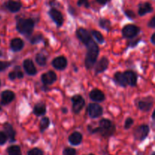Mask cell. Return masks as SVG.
<instances>
[{
  "mask_svg": "<svg viewBox=\"0 0 155 155\" xmlns=\"http://www.w3.org/2000/svg\"><path fill=\"white\" fill-rule=\"evenodd\" d=\"M87 48V53H86V60H85V65L86 68L91 69L93 68L98 59V54H99V48L96 43L91 39L86 44Z\"/></svg>",
  "mask_w": 155,
  "mask_h": 155,
  "instance_id": "1",
  "label": "cell"
},
{
  "mask_svg": "<svg viewBox=\"0 0 155 155\" xmlns=\"http://www.w3.org/2000/svg\"><path fill=\"white\" fill-rule=\"evenodd\" d=\"M92 133L99 132L103 137H110L115 132V126L113 123L107 119H102L99 122V126L95 129L91 130Z\"/></svg>",
  "mask_w": 155,
  "mask_h": 155,
  "instance_id": "2",
  "label": "cell"
},
{
  "mask_svg": "<svg viewBox=\"0 0 155 155\" xmlns=\"http://www.w3.org/2000/svg\"><path fill=\"white\" fill-rule=\"evenodd\" d=\"M34 25V21L31 18H20L17 22L16 28L19 33L27 36L32 34Z\"/></svg>",
  "mask_w": 155,
  "mask_h": 155,
  "instance_id": "3",
  "label": "cell"
},
{
  "mask_svg": "<svg viewBox=\"0 0 155 155\" xmlns=\"http://www.w3.org/2000/svg\"><path fill=\"white\" fill-rule=\"evenodd\" d=\"M71 100L73 102V111L74 113H79L85 106V100L81 95L77 94L71 97Z\"/></svg>",
  "mask_w": 155,
  "mask_h": 155,
  "instance_id": "4",
  "label": "cell"
},
{
  "mask_svg": "<svg viewBox=\"0 0 155 155\" xmlns=\"http://www.w3.org/2000/svg\"><path fill=\"white\" fill-rule=\"evenodd\" d=\"M87 112L91 118H98L102 115L103 109L98 103H89L87 108Z\"/></svg>",
  "mask_w": 155,
  "mask_h": 155,
  "instance_id": "5",
  "label": "cell"
},
{
  "mask_svg": "<svg viewBox=\"0 0 155 155\" xmlns=\"http://www.w3.org/2000/svg\"><path fill=\"white\" fill-rule=\"evenodd\" d=\"M140 31L139 27L133 24H127L123 28V35L126 38H133L137 36L138 33Z\"/></svg>",
  "mask_w": 155,
  "mask_h": 155,
  "instance_id": "6",
  "label": "cell"
},
{
  "mask_svg": "<svg viewBox=\"0 0 155 155\" xmlns=\"http://www.w3.org/2000/svg\"><path fill=\"white\" fill-rule=\"evenodd\" d=\"M149 126L148 125H141L135 130L134 136L135 138L139 141H143L149 133Z\"/></svg>",
  "mask_w": 155,
  "mask_h": 155,
  "instance_id": "7",
  "label": "cell"
},
{
  "mask_svg": "<svg viewBox=\"0 0 155 155\" xmlns=\"http://www.w3.org/2000/svg\"><path fill=\"white\" fill-rule=\"evenodd\" d=\"M153 104H154L153 97H147L142 100H139V103H138V107L139 108V109L144 111V112H148L152 107Z\"/></svg>",
  "mask_w": 155,
  "mask_h": 155,
  "instance_id": "8",
  "label": "cell"
},
{
  "mask_svg": "<svg viewBox=\"0 0 155 155\" xmlns=\"http://www.w3.org/2000/svg\"><path fill=\"white\" fill-rule=\"evenodd\" d=\"M51 65L54 68L58 70H64L68 65V60L64 56H58L53 59Z\"/></svg>",
  "mask_w": 155,
  "mask_h": 155,
  "instance_id": "9",
  "label": "cell"
},
{
  "mask_svg": "<svg viewBox=\"0 0 155 155\" xmlns=\"http://www.w3.org/2000/svg\"><path fill=\"white\" fill-rule=\"evenodd\" d=\"M42 83L45 85H51L57 80V74L53 71H48V72L44 73L41 77Z\"/></svg>",
  "mask_w": 155,
  "mask_h": 155,
  "instance_id": "10",
  "label": "cell"
},
{
  "mask_svg": "<svg viewBox=\"0 0 155 155\" xmlns=\"http://www.w3.org/2000/svg\"><path fill=\"white\" fill-rule=\"evenodd\" d=\"M76 35H77V38H78L83 43H84L85 45L92 39V36H91L89 31L84 28L77 29V31H76Z\"/></svg>",
  "mask_w": 155,
  "mask_h": 155,
  "instance_id": "11",
  "label": "cell"
},
{
  "mask_svg": "<svg viewBox=\"0 0 155 155\" xmlns=\"http://www.w3.org/2000/svg\"><path fill=\"white\" fill-rule=\"evenodd\" d=\"M50 17H51V19L55 22V24H57L58 27H61V26L63 24L64 22V18L62 14L59 11H58L55 9H51V10L48 12Z\"/></svg>",
  "mask_w": 155,
  "mask_h": 155,
  "instance_id": "12",
  "label": "cell"
},
{
  "mask_svg": "<svg viewBox=\"0 0 155 155\" xmlns=\"http://www.w3.org/2000/svg\"><path fill=\"white\" fill-rule=\"evenodd\" d=\"M15 98V94L13 91L6 90L1 94V103L2 105H7L13 101Z\"/></svg>",
  "mask_w": 155,
  "mask_h": 155,
  "instance_id": "13",
  "label": "cell"
},
{
  "mask_svg": "<svg viewBox=\"0 0 155 155\" xmlns=\"http://www.w3.org/2000/svg\"><path fill=\"white\" fill-rule=\"evenodd\" d=\"M108 65H109L108 59L106 57L101 58L95 66V74H99V73L104 72V71L108 68Z\"/></svg>",
  "mask_w": 155,
  "mask_h": 155,
  "instance_id": "14",
  "label": "cell"
},
{
  "mask_svg": "<svg viewBox=\"0 0 155 155\" xmlns=\"http://www.w3.org/2000/svg\"><path fill=\"white\" fill-rule=\"evenodd\" d=\"M24 68L25 70V71L27 72V74H28L29 75H34L37 73V70L36 68L35 67L34 63H33V61L30 59H27L24 61Z\"/></svg>",
  "mask_w": 155,
  "mask_h": 155,
  "instance_id": "15",
  "label": "cell"
},
{
  "mask_svg": "<svg viewBox=\"0 0 155 155\" xmlns=\"http://www.w3.org/2000/svg\"><path fill=\"white\" fill-rule=\"evenodd\" d=\"M89 97L92 101L102 102L105 100V96L104 93L98 89H94L89 93Z\"/></svg>",
  "mask_w": 155,
  "mask_h": 155,
  "instance_id": "16",
  "label": "cell"
},
{
  "mask_svg": "<svg viewBox=\"0 0 155 155\" xmlns=\"http://www.w3.org/2000/svg\"><path fill=\"white\" fill-rule=\"evenodd\" d=\"M125 76L126 81H127V84L130 85L132 87H134L137 83V75L136 73L133 71H127L124 73Z\"/></svg>",
  "mask_w": 155,
  "mask_h": 155,
  "instance_id": "17",
  "label": "cell"
},
{
  "mask_svg": "<svg viewBox=\"0 0 155 155\" xmlns=\"http://www.w3.org/2000/svg\"><path fill=\"white\" fill-rule=\"evenodd\" d=\"M24 45V43L21 38H15V39L12 40L10 43L11 50L14 52H18L21 51L23 49Z\"/></svg>",
  "mask_w": 155,
  "mask_h": 155,
  "instance_id": "18",
  "label": "cell"
},
{
  "mask_svg": "<svg viewBox=\"0 0 155 155\" xmlns=\"http://www.w3.org/2000/svg\"><path fill=\"white\" fill-rule=\"evenodd\" d=\"M6 9L11 12H18L21 9V4L15 0H8L5 4Z\"/></svg>",
  "mask_w": 155,
  "mask_h": 155,
  "instance_id": "19",
  "label": "cell"
},
{
  "mask_svg": "<svg viewBox=\"0 0 155 155\" xmlns=\"http://www.w3.org/2000/svg\"><path fill=\"white\" fill-rule=\"evenodd\" d=\"M4 129H5V133L6 134L8 138H9L11 142L15 141L16 132H15V131L14 130L12 125H10L9 123H5V124L4 125Z\"/></svg>",
  "mask_w": 155,
  "mask_h": 155,
  "instance_id": "20",
  "label": "cell"
},
{
  "mask_svg": "<svg viewBox=\"0 0 155 155\" xmlns=\"http://www.w3.org/2000/svg\"><path fill=\"white\" fill-rule=\"evenodd\" d=\"M83 135L78 132H74L69 136V142L73 145H79L82 142Z\"/></svg>",
  "mask_w": 155,
  "mask_h": 155,
  "instance_id": "21",
  "label": "cell"
},
{
  "mask_svg": "<svg viewBox=\"0 0 155 155\" xmlns=\"http://www.w3.org/2000/svg\"><path fill=\"white\" fill-rule=\"evenodd\" d=\"M33 113L36 116H40V115H44L46 112V106L44 103H38L33 107Z\"/></svg>",
  "mask_w": 155,
  "mask_h": 155,
  "instance_id": "22",
  "label": "cell"
},
{
  "mask_svg": "<svg viewBox=\"0 0 155 155\" xmlns=\"http://www.w3.org/2000/svg\"><path fill=\"white\" fill-rule=\"evenodd\" d=\"M152 12H153V7L151 6V3L145 2L143 3V4H141L140 5H139V15H140V16H143V15Z\"/></svg>",
  "mask_w": 155,
  "mask_h": 155,
  "instance_id": "23",
  "label": "cell"
},
{
  "mask_svg": "<svg viewBox=\"0 0 155 155\" xmlns=\"http://www.w3.org/2000/svg\"><path fill=\"white\" fill-rule=\"evenodd\" d=\"M114 81L117 84H119L121 87H127V83L126 81L125 76H124V73L122 72H117L114 74Z\"/></svg>",
  "mask_w": 155,
  "mask_h": 155,
  "instance_id": "24",
  "label": "cell"
},
{
  "mask_svg": "<svg viewBox=\"0 0 155 155\" xmlns=\"http://www.w3.org/2000/svg\"><path fill=\"white\" fill-rule=\"evenodd\" d=\"M8 155H22L21 148L18 145H12L8 148L7 150Z\"/></svg>",
  "mask_w": 155,
  "mask_h": 155,
  "instance_id": "25",
  "label": "cell"
},
{
  "mask_svg": "<svg viewBox=\"0 0 155 155\" xmlns=\"http://www.w3.org/2000/svg\"><path fill=\"white\" fill-rule=\"evenodd\" d=\"M50 124L49 119L48 117H44L41 119L40 123H39V129H40L41 132H43L44 131L46 130L48 128Z\"/></svg>",
  "mask_w": 155,
  "mask_h": 155,
  "instance_id": "26",
  "label": "cell"
},
{
  "mask_svg": "<svg viewBox=\"0 0 155 155\" xmlns=\"http://www.w3.org/2000/svg\"><path fill=\"white\" fill-rule=\"evenodd\" d=\"M36 61L37 64L40 66H45L47 63L46 56L42 53H38L36 56Z\"/></svg>",
  "mask_w": 155,
  "mask_h": 155,
  "instance_id": "27",
  "label": "cell"
},
{
  "mask_svg": "<svg viewBox=\"0 0 155 155\" xmlns=\"http://www.w3.org/2000/svg\"><path fill=\"white\" fill-rule=\"evenodd\" d=\"M99 25L101 28L106 30H110V28H111V24H110V21H108L107 19H104V18L100 19Z\"/></svg>",
  "mask_w": 155,
  "mask_h": 155,
  "instance_id": "28",
  "label": "cell"
},
{
  "mask_svg": "<svg viewBox=\"0 0 155 155\" xmlns=\"http://www.w3.org/2000/svg\"><path fill=\"white\" fill-rule=\"evenodd\" d=\"M92 35L95 37V39L100 43H103L104 41V38L103 35L98 30H92Z\"/></svg>",
  "mask_w": 155,
  "mask_h": 155,
  "instance_id": "29",
  "label": "cell"
},
{
  "mask_svg": "<svg viewBox=\"0 0 155 155\" xmlns=\"http://www.w3.org/2000/svg\"><path fill=\"white\" fill-rule=\"evenodd\" d=\"M43 40V36H42V34H37L35 35L32 37V39L30 40V42H31L32 44H36L40 43L41 41Z\"/></svg>",
  "mask_w": 155,
  "mask_h": 155,
  "instance_id": "30",
  "label": "cell"
},
{
  "mask_svg": "<svg viewBox=\"0 0 155 155\" xmlns=\"http://www.w3.org/2000/svg\"><path fill=\"white\" fill-rule=\"evenodd\" d=\"M27 155H43V152L39 148H33L29 150Z\"/></svg>",
  "mask_w": 155,
  "mask_h": 155,
  "instance_id": "31",
  "label": "cell"
},
{
  "mask_svg": "<svg viewBox=\"0 0 155 155\" xmlns=\"http://www.w3.org/2000/svg\"><path fill=\"white\" fill-rule=\"evenodd\" d=\"M77 151L75 149L71 147H66L63 151V155H76Z\"/></svg>",
  "mask_w": 155,
  "mask_h": 155,
  "instance_id": "32",
  "label": "cell"
},
{
  "mask_svg": "<svg viewBox=\"0 0 155 155\" xmlns=\"http://www.w3.org/2000/svg\"><path fill=\"white\" fill-rule=\"evenodd\" d=\"M8 137L4 132L0 131V145H3L7 141Z\"/></svg>",
  "mask_w": 155,
  "mask_h": 155,
  "instance_id": "33",
  "label": "cell"
},
{
  "mask_svg": "<svg viewBox=\"0 0 155 155\" xmlns=\"http://www.w3.org/2000/svg\"><path fill=\"white\" fill-rule=\"evenodd\" d=\"M11 65V62H5V61H0V72L4 70H5L6 68H8Z\"/></svg>",
  "mask_w": 155,
  "mask_h": 155,
  "instance_id": "34",
  "label": "cell"
},
{
  "mask_svg": "<svg viewBox=\"0 0 155 155\" xmlns=\"http://www.w3.org/2000/svg\"><path fill=\"white\" fill-rule=\"evenodd\" d=\"M133 119L132 118H127V120L125 122V124H124V129H129L133 125Z\"/></svg>",
  "mask_w": 155,
  "mask_h": 155,
  "instance_id": "35",
  "label": "cell"
},
{
  "mask_svg": "<svg viewBox=\"0 0 155 155\" xmlns=\"http://www.w3.org/2000/svg\"><path fill=\"white\" fill-rule=\"evenodd\" d=\"M77 5L78 6L85 5L86 8H89V0H79L78 2H77Z\"/></svg>",
  "mask_w": 155,
  "mask_h": 155,
  "instance_id": "36",
  "label": "cell"
},
{
  "mask_svg": "<svg viewBox=\"0 0 155 155\" xmlns=\"http://www.w3.org/2000/svg\"><path fill=\"white\" fill-rule=\"evenodd\" d=\"M18 70H17L16 68H15V72H16V75H17V78H23V77H24V74H23V72L22 71H21V70H20V68L19 67H18Z\"/></svg>",
  "mask_w": 155,
  "mask_h": 155,
  "instance_id": "37",
  "label": "cell"
},
{
  "mask_svg": "<svg viewBox=\"0 0 155 155\" xmlns=\"http://www.w3.org/2000/svg\"><path fill=\"white\" fill-rule=\"evenodd\" d=\"M125 14L127 17H129V18H134L135 17H136V15H135V13L133 12V11H130V10L126 11Z\"/></svg>",
  "mask_w": 155,
  "mask_h": 155,
  "instance_id": "38",
  "label": "cell"
},
{
  "mask_svg": "<svg viewBox=\"0 0 155 155\" xmlns=\"http://www.w3.org/2000/svg\"><path fill=\"white\" fill-rule=\"evenodd\" d=\"M8 78L10 80L13 81L15 80V79L17 78V75H16V72H15V71L14 70V71H12V72H10L8 74Z\"/></svg>",
  "mask_w": 155,
  "mask_h": 155,
  "instance_id": "39",
  "label": "cell"
},
{
  "mask_svg": "<svg viewBox=\"0 0 155 155\" xmlns=\"http://www.w3.org/2000/svg\"><path fill=\"white\" fill-rule=\"evenodd\" d=\"M148 27L151 28H155V17H153L151 21L148 22Z\"/></svg>",
  "mask_w": 155,
  "mask_h": 155,
  "instance_id": "40",
  "label": "cell"
},
{
  "mask_svg": "<svg viewBox=\"0 0 155 155\" xmlns=\"http://www.w3.org/2000/svg\"><path fill=\"white\" fill-rule=\"evenodd\" d=\"M96 1L98 2L99 3V4L104 5V4H106V3H107V2H108L109 0H96Z\"/></svg>",
  "mask_w": 155,
  "mask_h": 155,
  "instance_id": "41",
  "label": "cell"
},
{
  "mask_svg": "<svg viewBox=\"0 0 155 155\" xmlns=\"http://www.w3.org/2000/svg\"><path fill=\"white\" fill-rule=\"evenodd\" d=\"M154 36H155V33H153L152 35H151V43H152L153 44H154Z\"/></svg>",
  "mask_w": 155,
  "mask_h": 155,
  "instance_id": "42",
  "label": "cell"
},
{
  "mask_svg": "<svg viewBox=\"0 0 155 155\" xmlns=\"http://www.w3.org/2000/svg\"><path fill=\"white\" fill-rule=\"evenodd\" d=\"M62 110H63V112H65V113H66V112H68V109H67L66 107H63V109H62Z\"/></svg>",
  "mask_w": 155,
  "mask_h": 155,
  "instance_id": "43",
  "label": "cell"
},
{
  "mask_svg": "<svg viewBox=\"0 0 155 155\" xmlns=\"http://www.w3.org/2000/svg\"><path fill=\"white\" fill-rule=\"evenodd\" d=\"M3 56V54H2V51H0V57H1V56Z\"/></svg>",
  "mask_w": 155,
  "mask_h": 155,
  "instance_id": "44",
  "label": "cell"
},
{
  "mask_svg": "<svg viewBox=\"0 0 155 155\" xmlns=\"http://www.w3.org/2000/svg\"><path fill=\"white\" fill-rule=\"evenodd\" d=\"M137 155H143V153H139Z\"/></svg>",
  "mask_w": 155,
  "mask_h": 155,
  "instance_id": "45",
  "label": "cell"
},
{
  "mask_svg": "<svg viewBox=\"0 0 155 155\" xmlns=\"http://www.w3.org/2000/svg\"><path fill=\"white\" fill-rule=\"evenodd\" d=\"M151 155H155V153H153L152 154H151Z\"/></svg>",
  "mask_w": 155,
  "mask_h": 155,
  "instance_id": "46",
  "label": "cell"
},
{
  "mask_svg": "<svg viewBox=\"0 0 155 155\" xmlns=\"http://www.w3.org/2000/svg\"><path fill=\"white\" fill-rule=\"evenodd\" d=\"M0 111H2V108H1V106H0Z\"/></svg>",
  "mask_w": 155,
  "mask_h": 155,
  "instance_id": "47",
  "label": "cell"
},
{
  "mask_svg": "<svg viewBox=\"0 0 155 155\" xmlns=\"http://www.w3.org/2000/svg\"><path fill=\"white\" fill-rule=\"evenodd\" d=\"M89 155H94V154H92V153H90V154H89Z\"/></svg>",
  "mask_w": 155,
  "mask_h": 155,
  "instance_id": "48",
  "label": "cell"
},
{
  "mask_svg": "<svg viewBox=\"0 0 155 155\" xmlns=\"http://www.w3.org/2000/svg\"><path fill=\"white\" fill-rule=\"evenodd\" d=\"M0 86H1V81H0Z\"/></svg>",
  "mask_w": 155,
  "mask_h": 155,
  "instance_id": "49",
  "label": "cell"
}]
</instances>
